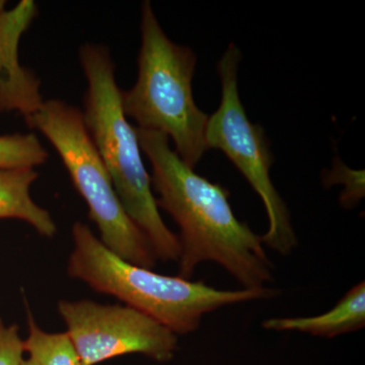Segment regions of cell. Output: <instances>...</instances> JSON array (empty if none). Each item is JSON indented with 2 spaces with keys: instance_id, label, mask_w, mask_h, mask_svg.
Returning a JSON list of instances; mask_svg holds the SVG:
<instances>
[{
  "instance_id": "5b68a950",
  "label": "cell",
  "mask_w": 365,
  "mask_h": 365,
  "mask_svg": "<svg viewBox=\"0 0 365 365\" xmlns=\"http://www.w3.org/2000/svg\"><path fill=\"white\" fill-rule=\"evenodd\" d=\"M25 120L58 153L72 184L88 205V216L103 244L129 263L155 268L157 256L122 205L81 110L64 101L48 100Z\"/></svg>"
},
{
  "instance_id": "ba28073f",
  "label": "cell",
  "mask_w": 365,
  "mask_h": 365,
  "mask_svg": "<svg viewBox=\"0 0 365 365\" xmlns=\"http://www.w3.org/2000/svg\"><path fill=\"white\" fill-rule=\"evenodd\" d=\"M38 14L33 0H21L0 13V113L16 112L32 116L44 103L40 79L21 66L20 43Z\"/></svg>"
},
{
  "instance_id": "9a60e30c",
  "label": "cell",
  "mask_w": 365,
  "mask_h": 365,
  "mask_svg": "<svg viewBox=\"0 0 365 365\" xmlns=\"http://www.w3.org/2000/svg\"><path fill=\"white\" fill-rule=\"evenodd\" d=\"M24 365H37L35 361H34L33 359H31L30 357H29L28 359H25V362H24Z\"/></svg>"
},
{
  "instance_id": "4fadbf2b",
  "label": "cell",
  "mask_w": 365,
  "mask_h": 365,
  "mask_svg": "<svg viewBox=\"0 0 365 365\" xmlns=\"http://www.w3.org/2000/svg\"><path fill=\"white\" fill-rule=\"evenodd\" d=\"M323 182L326 187L335 184L345 187L340 202L344 208H352L364 197V170L349 169L341 162L340 158H335L333 169L324 175Z\"/></svg>"
},
{
  "instance_id": "30bf717a",
  "label": "cell",
  "mask_w": 365,
  "mask_h": 365,
  "mask_svg": "<svg viewBox=\"0 0 365 365\" xmlns=\"http://www.w3.org/2000/svg\"><path fill=\"white\" fill-rule=\"evenodd\" d=\"M38 177L36 169H0V220H21L50 239L57 234L56 222L31 196Z\"/></svg>"
},
{
  "instance_id": "7c38bea8",
  "label": "cell",
  "mask_w": 365,
  "mask_h": 365,
  "mask_svg": "<svg viewBox=\"0 0 365 365\" xmlns=\"http://www.w3.org/2000/svg\"><path fill=\"white\" fill-rule=\"evenodd\" d=\"M48 157L36 134L0 135V169H36L47 162Z\"/></svg>"
},
{
  "instance_id": "9c48e42d",
  "label": "cell",
  "mask_w": 365,
  "mask_h": 365,
  "mask_svg": "<svg viewBox=\"0 0 365 365\" xmlns=\"http://www.w3.org/2000/svg\"><path fill=\"white\" fill-rule=\"evenodd\" d=\"M365 325V282L353 287L326 313L314 317L274 318L262 323L264 329L277 332H302L317 337L333 338L355 332Z\"/></svg>"
},
{
  "instance_id": "277c9868",
  "label": "cell",
  "mask_w": 365,
  "mask_h": 365,
  "mask_svg": "<svg viewBox=\"0 0 365 365\" xmlns=\"http://www.w3.org/2000/svg\"><path fill=\"white\" fill-rule=\"evenodd\" d=\"M140 32L136 83L121 91L125 116L136 128L169 137L179 158L194 169L208 150L209 119L194 100L195 53L168 37L150 1L141 4Z\"/></svg>"
},
{
  "instance_id": "3957f363",
  "label": "cell",
  "mask_w": 365,
  "mask_h": 365,
  "mask_svg": "<svg viewBox=\"0 0 365 365\" xmlns=\"http://www.w3.org/2000/svg\"><path fill=\"white\" fill-rule=\"evenodd\" d=\"M88 90L83 121L122 205L151 245L158 260L178 262L180 242L160 216L144 165L135 126L125 116L116 68L107 46L86 43L78 51Z\"/></svg>"
},
{
  "instance_id": "8fae6325",
  "label": "cell",
  "mask_w": 365,
  "mask_h": 365,
  "mask_svg": "<svg viewBox=\"0 0 365 365\" xmlns=\"http://www.w3.org/2000/svg\"><path fill=\"white\" fill-rule=\"evenodd\" d=\"M29 334L24 340L25 351L37 365H83L73 343L66 332L49 333L28 313Z\"/></svg>"
},
{
  "instance_id": "2e32d148",
  "label": "cell",
  "mask_w": 365,
  "mask_h": 365,
  "mask_svg": "<svg viewBox=\"0 0 365 365\" xmlns=\"http://www.w3.org/2000/svg\"><path fill=\"white\" fill-rule=\"evenodd\" d=\"M6 2L4 1V0H0V13H1V11H4V7H6Z\"/></svg>"
},
{
  "instance_id": "6da1fadb",
  "label": "cell",
  "mask_w": 365,
  "mask_h": 365,
  "mask_svg": "<svg viewBox=\"0 0 365 365\" xmlns=\"http://www.w3.org/2000/svg\"><path fill=\"white\" fill-rule=\"evenodd\" d=\"M135 129L151 165L158 208L167 211L180 228L178 276L190 279L201 263L215 262L242 288L266 287L273 279L272 262L260 235L237 220L228 190L182 162L165 134Z\"/></svg>"
},
{
  "instance_id": "5bb4252c",
  "label": "cell",
  "mask_w": 365,
  "mask_h": 365,
  "mask_svg": "<svg viewBox=\"0 0 365 365\" xmlns=\"http://www.w3.org/2000/svg\"><path fill=\"white\" fill-rule=\"evenodd\" d=\"M25 352L20 328L16 324L6 326L0 319V365H24Z\"/></svg>"
},
{
  "instance_id": "52a82bcc",
  "label": "cell",
  "mask_w": 365,
  "mask_h": 365,
  "mask_svg": "<svg viewBox=\"0 0 365 365\" xmlns=\"http://www.w3.org/2000/svg\"><path fill=\"white\" fill-rule=\"evenodd\" d=\"M57 309L83 365L129 354L165 364L177 351V334L133 307L62 299Z\"/></svg>"
},
{
  "instance_id": "7a4b0ae2",
  "label": "cell",
  "mask_w": 365,
  "mask_h": 365,
  "mask_svg": "<svg viewBox=\"0 0 365 365\" xmlns=\"http://www.w3.org/2000/svg\"><path fill=\"white\" fill-rule=\"evenodd\" d=\"M67 273L91 289L121 300L177 335L195 332L205 314L222 307L279 294L270 287L222 290L203 281L153 272L125 261L103 244L86 223L72 225Z\"/></svg>"
},
{
  "instance_id": "8992f818",
  "label": "cell",
  "mask_w": 365,
  "mask_h": 365,
  "mask_svg": "<svg viewBox=\"0 0 365 365\" xmlns=\"http://www.w3.org/2000/svg\"><path fill=\"white\" fill-rule=\"evenodd\" d=\"M242 53L230 43L217 63L222 81V101L215 114L209 116L205 140L207 150L222 151L260 196L267 212L269 227L262 235L264 246L283 256L297 247L287 205L270 177L273 155L265 132L252 123L240 97L239 66Z\"/></svg>"
}]
</instances>
